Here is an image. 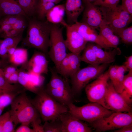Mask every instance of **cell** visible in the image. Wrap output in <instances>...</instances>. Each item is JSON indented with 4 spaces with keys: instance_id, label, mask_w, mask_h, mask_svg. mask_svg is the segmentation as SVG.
Returning <instances> with one entry per match:
<instances>
[{
    "instance_id": "8fae6325",
    "label": "cell",
    "mask_w": 132,
    "mask_h": 132,
    "mask_svg": "<svg viewBox=\"0 0 132 132\" xmlns=\"http://www.w3.org/2000/svg\"><path fill=\"white\" fill-rule=\"evenodd\" d=\"M24 16H4L0 20V37L5 38L17 36L23 33L27 26Z\"/></svg>"
},
{
    "instance_id": "ab89813d",
    "label": "cell",
    "mask_w": 132,
    "mask_h": 132,
    "mask_svg": "<svg viewBox=\"0 0 132 132\" xmlns=\"http://www.w3.org/2000/svg\"><path fill=\"white\" fill-rule=\"evenodd\" d=\"M11 64L9 65L8 64L2 68L4 76L7 80L11 75L18 69L17 67V66Z\"/></svg>"
},
{
    "instance_id": "7402d4cb",
    "label": "cell",
    "mask_w": 132,
    "mask_h": 132,
    "mask_svg": "<svg viewBox=\"0 0 132 132\" xmlns=\"http://www.w3.org/2000/svg\"><path fill=\"white\" fill-rule=\"evenodd\" d=\"M22 33L16 36L4 38L2 40L0 44V57L1 59L8 61V50L12 47L17 46L22 39Z\"/></svg>"
},
{
    "instance_id": "bcb514c9",
    "label": "cell",
    "mask_w": 132,
    "mask_h": 132,
    "mask_svg": "<svg viewBox=\"0 0 132 132\" xmlns=\"http://www.w3.org/2000/svg\"><path fill=\"white\" fill-rule=\"evenodd\" d=\"M115 132H132V123L125 125L120 128L114 130Z\"/></svg>"
},
{
    "instance_id": "b9f144b4",
    "label": "cell",
    "mask_w": 132,
    "mask_h": 132,
    "mask_svg": "<svg viewBox=\"0 0 132 132\" xmlns=\"http://www.w3.org/2000/svg\"><path fill=\"white\" fill-rule=\"evenodd\" d=\"M40 118H38L32 121L31 123L32 129L34 132H44L41 123Z\"/></svg>"
},
{
    "instance_id": "d6986e66",
    "label": "cell",
    "mask_w": 132,
    "mask_h": 132,
    "mask_svg": "<svg viewBox=\"0 0 132 132\" xmlns=\"http://www.w3.org/2000/svg\"><path fill=\"white\" fill-rule=\"evenodd\" d=\"M99 35L107 47L116 48L120 42L119 37L114 33L109 25L101 24L99 27Z\"/></svg>"
},
{
    "instance_id": "db71d44e",
    "label": "cell",
    "mask_w": 132,
    "mask_h": 132,
    "mask_svg": "<svg viewBox=\"0 0 132 132\" xmlns=\"http://www.w3.org/2000/svg\"><path fill=\"white\" fill-rule=\"evenodd\" d=\"M1 14H0V17H1Z\"/></svg>"
},
{
    "instance_id": "f5cc1de1",
    "label": "cell",
    "mask_w": 132,
    "mask_h": 132,
    "mask_svg": "<svg viewBox=\"0 0 132 132\" xmlns=\"http://www.w3.org/2000/svg\"><path fill=\"white\" fill-rule=\"evenodd\" d=\"M0 132H3L2 128L0 124Z\"/></svg>"
},
{
    "instance_id": "8992f818",
    "label": "cell",
    "mask_w": 132,
    "mask_h": 132,
    "mask_svg": "<svg viewBox=\"0 0 132 132\" xmlns=\"http://www.w3.org/2000/svg\"><path fill=\"white\" fill-rule=\"evenodd\" d=\"M108 65L102 64L97 66L90 65L80 68L70 76L71 87L74 96L80 94L82 89L91 81L103 73Z\"/></svg>"
},
{
    "instance_id": "30bf717a",
    "label": "cell",
    "mask_w": 132,
    "mask_h": 132,
    "mask_svg": "<svg viewBox=\"0 0 132 132\" xmlns=\"http://www.w3.org/2000/svg\"><path fill=\"white\" fill-rule=\"evenodd\" d=\"M109 79L107 71L85 87V92L90 101L98 103L106 108L105 98Z\"/></svg>"
},
{
    "instance_id": "f6af8a7d",
    "label": "cell",
    "mask_w": 132,
    "mask_h": 132,
    "mask_svg": "<svg viewBox=\"0 0 132 132\" xmlns=\"http://www.w3.org/2000/svg\"><path fill=\"white\" fill-rule=\"evenodd\" d=\"M125 57L126 61L123 63V65L127 68L128 71H132V55Z\"/></svg>"
},
{
    "instance_id": "484cf974",
    "label": "cell",
    "mask_w": 132,
    "mask_h": 132,
    "mask_svg": "<svg viewBox=\"0 0 132 132\" xmlns=\"http://www.w3.org/2000/svg\"><path fill=\"white\" fill-rule=\"evenodd\" d=\"M80 55L81 61H83L93 66H97L101 64L91 47L89 42H88Z\"/></svg>"
},
{
    "instance_id": "11a10c76",
    "label": "cell",
    "mask_w": 132,
    "mask_h": 132,
    "mask_svg": "<svg viewBox=\"0 0 132 132\" xmlns=\"http://www.w3.org/2000/svg\"><path fill=\"white\" fill-rule=\"evenodd\" d=\"M2 41V40H0V44L1 43V42Z\"/></svg>"
},
{
    "instance_id": "e0dca14e",
    "label": "cell",
    "mask_w": 132,
    "mask_h": 132,
    "mask_svg": "<svg viewBox=\"0 0 132 132\" xmlns=\"http://www.w3.org/2000/svg\"><path fill=\"white\" fill-rule=\"evenodd\" d=\"M70 25L87 42L93 43L99 45L102 48L108 49L101 39L95 29L81 22H77Z\"/></svg>"
},
{
    "instance_id": "f35d334b",
    "label": "cell",
    "mask_w": 132,
    "mask_h": 132,
    "mask_svg": "<svg viewBox=\"0 0 132 132\" xmlns=\"http://www.w3.org/2000/svg\"><path fill=\"white\" fill-rule=\"evenodd\" d=\"M117 65L110 66L107 70L109 79L115 89L117 85Z\"/></svg>"
},
{
    "instance_id": "6da1fadb",
    "label": "cell",
    "mask_w": 132,
    "mask_h": 132,
    "mask_svg": "<svg viewBox=\"0 0 132 132\" xmlns=\"http://www.w3.org/2000/svg\"><path fill=\"white\" fill-rule=\"evenodd\" d=\"M53 24L47 20L34 18L29 20L26 37L22 44L36 49L48 54L50 45V35Z\"/></svg>"
},
{
    "instance_id": "4316f807",
    "label": "cell",
    "mask_w": 132,
    "mask_h": 132,
    "mask_svg": "<svg viewBox=\"0 0 132 132\" xmlns=\"http://www.w3.org/2000/svg\"><path fill=\"white\" fill-rule=\"evenodd\" d=\"M18 83L25 89L35 94L39 90L35 88L31 82L27 71L22 67L18 70Z\"/></svg>"
},
{
    "instance_id": "836d02e7",
    "label": "cell",
    "mask_w": 132,
    "mask_h": 132,
    "mask_svg": "<svg viewBox=\"0 0 132 132\" xmlns=\"http://www.w3.org/2000/svg\"><path fill=\"white\" fill-rule=\"evenodd\" d=\"M128 71L127 68L123 65L117 66V85L115 90L120 93L123 89V81L124 73Z\"/></svg>"
},
{
    "instance_id": "277c9868",
    "label": "cell",
    "mask_w": 132,
    "mask_h": 132,
    "mask_svg": "<svg viewBox=\"0 0 132 132\" xmlns=\"http://www.w3.org/2000/svg\"><path fill=\"white\" fill-rule=\"evenodd\" d=\"M50 70L51 78L44 90L57 101L67 107L73 103L74 96L68 78L62 77L53 68Z\"/></svg>"
},
{
    "instance_id": "d590c367",
    "label": "cell",
    "mask_w": 132,
    "mask_h": 132,
    "mask_svg": "<svg viewBox=\"0 0 132 132\" xmlns=\"http://www.w3.org/2000/svg\"><path fill=\"white\" fill-rule=\"evenodd\" d=\"M117 35L120 38L122 42L127 44L132 43V26L125 28L119 31Z\"/></svg>"
},
{
    "instance_id": "3957f363",
    "label": "cell",
    "mask_w": 132,
    "mask_h": 132,
    "mask_svg": "<svg viewBox=\"0 0 132 132\" xmlns=\"http://www.w3.org/2000/svg\"><path fill=\"white\" fill-rule=\"evenodd\" d=\"M10 105L9 111L15 127L19 123L29 125L32 121L40 118L38 112L24 92L16 96Z\"/></svg>"
},
{
    "instance_id": "74e56055",
    "label": "cell",
    "mask_w": 132,
    "mask_h": 132,
    "mask_svg": "<svg viewBox=\"0 0 132 132\" xmlns=\"http://www.w3.org/2000/svg\"><path fill=\"white\" fill-rule=\"evenodd\" d=\"M120 0H97L92 3L98 6L114 7L117 6Z\"/></svg>"
},
{
    "instance_id": "4dcf8cb0",
    "label": "cell",
    "mask_w": 132,
    "mask_h": 132,
    "mask_svg": "<svg viewBox=\"0 0 132 132\" xmlns=\"http://www.w3.org/2000/svg\"><path fill=\"white\" fill-rule=\"evenodd\" d=\"M42 126L44 132H63L62 124L59 118L50 121L44 122Z\"/></svg>"
},
{
    "instance_id": "ac0fdd59",
    "label": "cell",
    "mask_w": 132,
    "mask_h": 132,
    "mask_svg": "<svg viewBox=\"0 0 132 132\" xmlns=\"http://www.w3.org/2000/svg\"><path fill=\"white\" fill-rule=\"evenodd\" d=\"M90 45L101 64H109L114 62L115 56L121 53L120 49L117 47L109 51H104L99 45L89 42Z\"/></svg>"
},
{
    "instance_id": "ffe728a7",
    "label": "cell",
    "mask_w": 132,
    "mask_h": 132,
    "mask_svg": "<svg viewBox=\"0 0 132 132\" xmlns=\"http://www.w3.org/2000/svg\"><path fill=\"white\" fill-rule=\"evenodd\" d=\"M0 11L1 16L21 15L27 17L15 0H0Z\"/></svg>"
},
{
    "instance_id": "d6a6232c",
    "label": "cell",
    "mask_w": 132,
    "mask_h": 132,
    "mask_svg": "<svg viewBox=\"0 0 132 132\" xmlns=\"http://www.w3.org/2000/svg\"><path fill=\"white\" fill-rule=\"evenodd\" d=\"M0 88L7 92L19 91L20 90L17 86L9 83L4 76L2 68H0Z\"/></svg>"
},
{
    "instance_id": "ba28073f",
    "label": "cell",
    "mask_w": 132,
    "mask_h": 132,
    "mask_svg": "<svg viewBox=\"0 0 132 132\" xmlns=\"http://www.w3.org/2000/svg\"><path fill=\"white\" fill-rule=\"evenodd\" d=\"M59 24H53L50 35L49 50L48 54L54 63L55 69L67 53L65 40L63 34V28Z\"/></svg>"
},
{
    "instance_id": "4fadbf2b",
    "label": "cell",
    "mask_w": 132,
    "mask_h": 132,
    "mask_svg": "<svg viewBox=\"0 0 132 132\" xmlns=\"http://www.w3.org/2000/svg\"><path fill=\"white\" fill-rule=\"evenodd\" d=\"M62 25L66 29V39L65 41L67 49L71 52L80 55L88 42L71 25L66 22Z\"/></svg>"
},
{
    "instance_id": "ee69618b",
    "label": "cell",
    "mask_w": 132,
    "mask_h": 132,
    "mask_svg": "<svg viewBox=\"0 0 132 132\" xmlns=\"http://www.w3.org/2000/svg\"><path fill=\"white\" fill-rule=\"evenodd\" d=\"M18 70L11 75L7 79V81L9 83L16 84L18 82Z\"/></svg>"
},
{
    "instance_id": "7dc6e473",
    "label": "cell",
    "mask_w": 132,
    "mask_h": 132,
    "mask_svg": "<svg viewBox=\"0 0 132 132\" xmlns=\"http://www.w3.org/2000/svg\"><path fill=\"white\" fill-rule=\"evenodd\" d=\"M62 0H39L38 3L51 2L57 4L62 1Z\"/></svg>"
},
{
    "instance_id": "60d3db41",
    "label": "cell",
    "mask_w": 132,
    "mask_h": 132,
    "mask_svg": "<svg viewBox=\"0 0 132 132\" xmlns=\"http://www.w3.org/2000/svg\"><path fill=\"white\" fill-rule=\"evenodd\" d=\"M122 8L132 15V0H121Z\"/></svg>"
},
{
    "instance_id": "681fc988",
    "label": "cell",
    "mask_w": 132,
    "mask_h": 132,
    "mask_svg": "<svg viewBox=\"0 0 132 132\" xmlns=\"http://www.w3.org/2000/svg\"><path fill=\"white\" fill-rule=\"evenodd\" d=\"M97 0H82L83 4L87 2H89L93 3L96 1Z\"/></svg>"
},
{
    "instance_id": "f546056e",
    "label": "cell",
    "mask_w": 132,
    "mask_h": 132,
    "mask_svg": "<svg viewBox=\"0 0 132 132\" xmlns=\"http://www.w3.org/2000/svg\"><path fill=\"white\" fill-rule=\"evenodd\" d=\"M0 124L3 132H15V127L11 118L9 111H7L0 116Z\"/></svg>"
},
{
    "instance_id": "f1b7e54d",
    "label": "cell",
    "mask_w": 132,
    "mask_h": 132,
    "mask_svg": "<svg viewBox=\"0 0 132 132\" xmlns=\"http://www.w3.org/2000/svg\"><path fill=\"white\" fill-rule=\"evenodd\" d=\"M69 66L67 74L68 77L74 74L80 68L81 61L80 55L72 52L68 53Z\"/></svg>"
},
{
    "instance_id": "cb8c5ba5",
    "label": "cell",
    "mask_w": 132,
    "mask_h": 132,
    "mask_svg": "<svg viewBox=\"0 0 132 132\" xmlns=\"http://www.w3.org/2000/svg\"><path fill=\"white\" fill-rule=\"evenodd\" d=\"M65 5L66 23L72 25L78 22L77 19L80 15L77 9L75 0H66Z\"/></svg>"
},
{
    "instance_id": "5b68a950",
    "label": "cell",
    "mask_w": 132,
    "mask_h": 132,
    "mask_svg": "<svg viewBox=\"0 0 132 132\" xmlns=\"http://www.w3.org/2000/svg\"><path fill=\"white\" fill-rule=\"evenodd\" d=\"M99 7L103 24L110 27L116 35L119 31L127 27L132 22V15L123 10L121 5L114 7Z\"/></svg>"
},
{
    "instance_id": "c3c4849f",
    "label": "cell",
    "mask_w": 132,
    "mask_h": 132,
    "mask_svg": "<svg viewBox=\"0 0 132 132\" xmlns=\"http://www.w3.org/2000/svg\"><path fill=\"white\" fill-rule=\"evenodd\" d=\"M9 63L8 61L0 59V68H3L5 66L8 64Z\"/></svg>"
},
{
    "instance_id": "d4e9b609",
    "label": "cell",
    "mask_w": 132,
    "mask_h": 132,
    "mask_svg": "<svg viewBox=\"0 0 132 132\" xmlns=\"http://www.w3.org/2000/svg\"><path fill=\"white\" fill-rule=\"evenodd\" d=\"M9 63L17 66L22 65L28 61L27 49L16 48L12 55L8 58Z\"/></svg>"
},
{
    "instance_id": "f907efd6",
    "label": "cell",
    "mask_w": 132,
    "mask_h": 132,
    "mask_svg": "<svg viewBox=\"0 0 132 132\" xmlns=\"http://www.w3.org/2000/svg\"><path fill=\"white\" fill-rule=\"evenodd\" d=\"M6 92L0 88V94L2 93H4V92Z\"/></svg>"
},
{
    "instance_id": "9a60e30c",
    "label": "cell",
    "mask_w": 132,
    "mask_h": 132,
    "mask_svg": "<svg viewBox=\"0 0 132 132\" xmlns=\"http://www.w3.org/2000/svg\"><path fill=\"white\" fill-rule=\"evenodd\" d=\"M62 125V132H90L92 130L86 124L68 111L59 117Z\"/></svg>"
},
{
    "instance_id": "7bdbcfd3",
    "label": "cell",
    "mask_w": 132,
    "mask_h": 132,
    "mask_svg": "<svg viewBox=\"0 0 132 132\" xmlns=\"http://www.w3.org/2000/svg\"><path fill=\"white\" fill-rule=\"evenodd\" d=\"M29 125L21 124L15 130V132H34L32 129L29 127Z\"/></svg>"
},
{
    "instance_id": "83f0119b",
    "label": "cell",
    "mask_w": 132,
    "mask_h": 132,
    "mask_svg": "<svg viewBox=\"0 0 132 132\" xmlns=\"http://www.w3.org/2000/svg\"><path fill=\"white\" fill-rule=\"evenodd\" d=\"M39 0H17L18 4L27 17L35 15Z\"/></svg>"
},
{
    "instance_id": "44dd1931",
    "label": "cell",
    "mask_w": 132,
    "mask_h": 132,
    "mask_svg": "<svg viewBox=\"0 0 132 132\" xmlns=\"http://www.w3.org/2000/svg\"><path fill=\"white\" fill-rule=\"evenodd\" d=\"M65 13V4L55 5L47 12L45 18L52 24L62 25L65 22L64 20Z\"/></svg>"
},
{
    "instance_id": "5bb4252c",
    "label": "cell",
    "mask_w": 132,
    "mask_h": 132,
    "mask_svg": "<svg viewBox=\"0 0 132 132\" xmlns=\"http://www.w3.org/2000/svg\"><path fill=\"white\" fill-rule=\"evenodd\" d=\"M48 62L44 53L37 51L21 67L28 71L40 74H47Z\"/></svg>"
},
{
    "instance_id": "9c48e42d",
    "label": "cell",
    "mask_w": 132,
    "mask_h": 132,
    "mask_svg": "<svg viewBox=\"0 0 132 132\" xmlns=\"http://www.w3.org/2000/svg\"><path fill=\"white\" fill-rule=\"evenodd\" d=\"M132 123V113L114 112L90 124L97 132L115 130Z\"/></svg>"
},
{
    "instance_id": "2e32d148",
    "label": "cell",
    "mask_w": 132,
    "mask_h": 132,
    "mask_svg": "<svg viewBox=\"0 0 132 132\" xmlns=\"http://www.w3.org/2000/svg\"><path fill=\"white\" fill-rule=\"evenodd\" d=\"M83 4L84 8L81 22L95 29L99 28L103 21L99 6L89 2L85 3Z\"/></svg>"
},
{
    "instance_id": "603a6c76",
    "label": "cell",
    "mask_w": 132,
    "mask_h": 132,
    "mask_svg": "<svg viewBox=\"0 0 132 132\" xmlns=\"http://www.w3.org/2000/svg\"><path fill=\"white\" fill-rule=\"evenodd\" d=\"M124 75L123 81V89L120 94L128 104L131 107L132 103V71Z\"/></svg>"
},
{
    "instance_id": "816d5d0a",
    "label": "cell",
    "mask_w": 132,
    "mask_h": 132,
    "mask_svg": "<svg viewBox=\"0 0 132 132\" xmlns=\"http://www.w3.org/2000/svg\"><path fill=\"white\" fill-rule=\"evenodd\" d=\"M4 109V108H0V116L1 115Z\"/></svg>"
},
{
    "instance_id": "7c38bea8",
    "label": "cell",
    "mask_w": 132,
    "mask_h": 132,
    "mask_svg": "<svg viewBox=\"0 0 132 132\" xmlns=\"http://www.w3.org/2000/svg\"><path fill=\"white\" fill-rule=\"evenodd\" d=\"M106 108L114 112H132L128 105L120 94L115 90L109 80L105 98Z\"/></svg>"
},
{
    "instance_id": "1f68e13d",
    "label": "cell",
    "mask_w": 132,
    "mask_h": 132,
    "mask_svg": "<svg viewBox=\"0 0 132 132\" xmlns=\"http://www.w3.org/2000/svg\"><path fill=\"white\" fill-rule=\"evenodd\" d=\"M23 91L22 90L16 92H4L0 94V108H4L10 105L14 99Z\"/></svg>"
},
{
    "instance_id": "7a4b0ae2",
    "label": "cell",
    "mask_w": 132,
    "mask_h": 132,
    "mask_svg": "<svg viewBox=\"0 0 132 132\" xmlns=\"http://www.w3.org/2000/svg\"><path fill=\"white\" fill-rule=\"evenodd\" d=\"M36 94L34 98L30 100L43 121L55 120L62 114L68 111L67 106L52 97L43 88L40 89Z\"/></svg>"
},
{
    "instance_id": "52a82bcc",
    "label": "cell",
    "mask_w": 132,
    "mask_h": 132,
    "mask_svg": "<svg viewBox=\"0 0 132 132\" xmlns=\"http://www.w3.org/2000/svg\"><path fill=\"white\" fill-rule=\"evenodd\" d=\"M67 107L68 111L75 117L90 124L101 118L109 116L114 112L94 102L88 103L81 107L76 106L72 103Z\"/></svg>"
},
{
    "instance_id": "8d00e7d4",
    "label": "cell",
    "mask_w": 132,
    "mask_h": 132,
    "mask_svg": "<svg viewBox=\"0 0 132 132\" xmlns=\"http://www.w3.org/2000/svg\"><path fill=\"white\" fill-rule=\"evenodd\" d=\"M69 66L68 53L65 57L61 61L58 68L56 70L58 73L63 77L68 78L67 74Z\"/></svg>"
},
{
    "instance_id": "e575fe53",
    "label": "cell",
    "mask_w": 132,
    "mask_h": 132,
    "mask_svg": "<svg viewBox=\"0 0 132 132\" xmlns=\"http://www.w3.org/2000/svg\"><path fill=\"white\" fill-rule=\"evenodd\" d=\"M29 78L34 86L40 90L43 87L45 78L41 74L27 71Z\"/></svg>"
}]
</instances>
